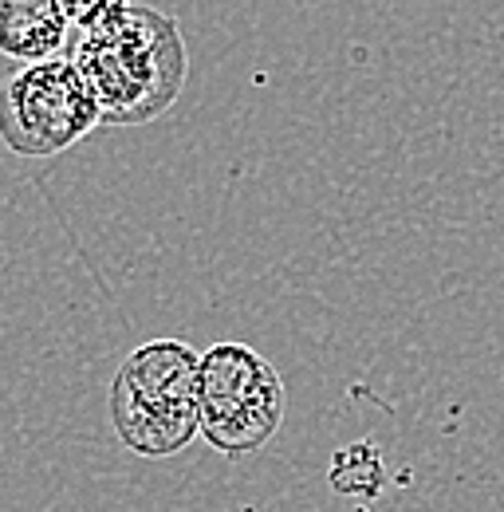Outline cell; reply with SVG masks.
<instances>
[{"label":"cell","instance_id":"obj_6","mask_svg":"<svg viewBox=\"0 0 504 512\" xmlns=\"http://www.w3.org/2000/svg\"><path fill=\"white\" fill-rule=\"evenodd\" d=\"M386 485V465L382 453L371 442H355V446L339 449L331 461V489L355 501H375Z\"/></svg>","mask_w":504,"mask_h":512},{"label":"cell","instance_id":"obj_2","mask_svg":"<svg viewBox=\"0 0 504 512\" xmlns=\"http://www.w3.org/2000/svg\"><path fill=\"white\" fill-rule=\"evenodd\" d=\"M111 418L126 449L170 457L201 430V359L178 339H158L126 355L111 386Z\"/></svg>","mask_w":504,"mask_h":512},{"label":"cell","instance_id":"obj_3","mask_svg":"<svg viewBox=\"0 0 504 512\" xmlns=\"http://www.w3.org/2000/svg\"><path fill=\"white\" fill-rule=\"evenodd\" d=\"M99 123V99L75 60H32L0 87V138L16 154H60Z\"/></svg>","mask_w":504,"mask_h":512},{"label":"cell","instance_id":"obj_5","mask_svg":"<svg viewBox=\"0 0 504 512\" xmlns=\"http://www.w3.org/2000/svg\"><path fill=\"white\" fill-rule=\"evenodd\" d=\"M67 12L60 0H0V52L12 60H48L67 40Z\"/></svg>","mask_w":504,"mask_h":512},{"label":"cell","instance_id":"obj_7","mask_svg":"<svg viewBox=\"0 0 504 512\" xmlns=\"http://www.w3.org/2000/svg\"><path fill=\"white\" fill-rule=\"evenodd\" d=\"M60 4H63V12H67V20L79 24L83 32H87V28H99V24H107V20H115L126 8V0H60Z\"/></svg>","mask_w":504,"mask_h":512},{"label":"cell","instance_id":"obj_1","mask_svg":"<svg viewBox=\"0 0 504 512\" xmlns=\"http://www.w3.org/2000/svg\"><path fill=\"white\" fill-rule=\"evenodd\" d=\"M71 60L91 83L99 115L111 127L158 119L170 103H178L189 67L178 20L134 4H126L115 20L87 28Z\"/></svg>","mask_w":504,"mask_h":512},{"label":"cell","instance_id":"obj_4","mask_svg":"<svg viewBox=\"0 0 504 512\" xmlns=\"http://www.w3.org/2000/svg\"><path fill=\"white\" fill-rule=\"evenodd\" d=\"M284 402L276 367L245 343H217L201 355V434L213 449L241 457L272 442Z\"/></svg>","mask_w":504,"mask_h":512}]
</instances>
